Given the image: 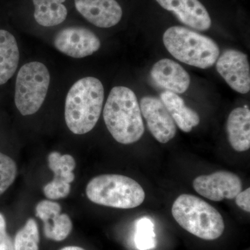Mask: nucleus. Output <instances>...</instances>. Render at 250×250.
<instances>
[{"mask_svg": "<svg viewBox=\"0 0 250 250\" xmlns=\"http://www.w3.org/2000/svg\"><path fill=\"white\" fill-rule=\"evenodd\" d=\"M229 142L236 152H245L250 147V111L247 107L234 108L227 122Z\"/></svg>", "mask_w": 250, "mask_h": 250, "instance_id": "14", "label": "nucleus"}, {"mask_svg": "<svg viewBox=\"0 0 250 250\" xmlns=\"http://www.w3.org/2000/svg\"><path fill=\"white\" fill-rule=\"evenodd\" d=\"M163 41L174 58L198 68L211 67L220 56V49L213 39L180 26L168 28Z\"/></svg>", "mask_w": 250, "mask_h": 250, "instance_id": "4", "label": "nucleus"}, {"mask_svg": "<svg viewBox=\"0 0 250 250\" xmlns=\"http://www.w3.org/2000/svg\"><path fill=\"white\" fill-rule=\"evenodd\" d=\"M161 6L173 13L181 22L198 31L211 25L209 14L199 0H156Z\"/></svg>", "mask_w": 250, "mask_h": 250, "instance_id": "11", "label": "nucleus"}, {"mask_svg": "<svg viewBox=\"0 0 250 250\" xmlns=\"http://www.w3.org/2000/svg\"><path fill=\"white\" fill-rule=\"evenodd\" d=\"M54 45L62 53L75 59L92 55L100 49L101 42L93 31L83 27L62 29L56 34Z\"/></svg>", "mask_w": 250, "mask_h": 250, "instance_id": "8", "label": "nucleus"}, {"mask_svg": "<svg viewBox=\"0 0 250 250\" xmlns=\"http://www.w3.org/2000/svg\"><path fill=\"white\" fill-rule=\"evenodd\" d=\"M65 0H33L34 18L43 27H54L64 22L67 18L66 7L62 3Z\"/></svg>", "mask_w": 250, "mask_h": 250, "instance_id": "17", "label": "nucleus"}, {"mask_svg": "<svg viewBox=\"0 0 250 250\" xmlns=\"http://www.w3.org/2000/svg\"><path fill=\"white\" fill-rule=\"evenodd\" d=\"M20 52L17 41L11 33L0 30V85L11 78L18 68Z\"/></svg>", "mask_w": 250, "mask_h": 250, "instance_id": "16", "label": "nucleus"}, {"mask_svg": "<svg viewBox=\"0 0 250 250\" xmlns=\"http://www.w3.org/2000/svg\"><path fill=\"white\" fill-rule=\"evenodd\" d=\"M139 105L148 129L156 141L165 144L173 139L177 132L175 123L160 99L145 96Z\"/></svg>", "mask_w": 250, "mask_h": 250, "instance_id": "10", "label": "nucleus"}, {"mask_svg": "<svg viewBox=\"0 0 250 250\" xmlns=\"http://www.w3.org/2000/svg\"><path fill=\"white\" fill-rule=\"evenodd\" d=\"M62 207L57 202L51 200H42L36 207V216L43 223L53 218L56 215L60 214Z\"/></svg>", "mask_w": 250, "mask_h": 250, "instance_id": "23", "label": "nucleus"}, {"mask_svg": "<svg viewBox=\"0 0 250 250\" xmlns=\"http://www.w3.org/2000/svg\"><path fill=\"white\" fill-rule=\"evenodd\" d=\"M49 83L48 69L42 62H29L21 67L16 78L15 103L22 116H30L40 109Z\"/></svg>", "mask_w": 250, "mask_h": 250, "instance_id": "6", "label": "nucleus"}, {"mask_svg": "<svg viewBox=\"0 0 250 250\" xmlns=\"http://www.w3.org/2000/svg\"><path fill=\"white\" fill-rule=\"evenodd\" d=\"M17 173L16 162L9 156L0 152V195L12 185Z\"/></svg>", "mask_w": 250, "mask_h": 250, "instance_id": "22", "label": "nucleus"}, {"mask_svg": "<svg viewBox=\"0 0 250 250\" xmlns=\"http://www.w3.org/2000/svg\"><path fill=\"white\" fill-rule=\"evenodd\" d=\"M172 214L184 229L206 241L220 238L225 231V222L220 212L195 195H179L172 205Z\"/></svg>", "mask_w": 250, "mask_h": 250, "instance_id": "3", "label": "nucleus"}, {"mask_svg": "<svg viewBox=\"0 0 250 250\" xmlns=\"http://www.w3.org/2000/svg\"><path fill=\"white\" fill-rule=\"evenodd\" d=\"M86 195L97 205L129 209L142 205L146 192L134 179L121 174H102L87 185Z\"/></svg>", "mask_w": 250, "mask_h": 250, "instance_id": "5", "label": "nucleus"}, {"mask_svg": "<svg viewBox=\"0 0 250 250\" xmlns=\"http://www.w3.org/2000/svg\"><path fill=\"white\" fill-rule=\"evenodd\" d=\"M85 250L83 249L82 248H80V247L77 246H67L65 247V248H62V250Z\"/></svg>", "mask_w": 250, "mask_h": 250, "instance_id": "28", "label": "nucleus"}, {"mask_svg": "<svg viewBox=\"0 0 250 250\" xmlns=\"http://www.w3.org/2000/svg\"><path fill=\"white\" fill-rule=\"evenodd\" d=\"M104 90L98 79L87 77L77 81L67 94L65 120L73 134H87L95 127L103 110Z\"/></svg>", "mask_w": 250, "mask_h": 250, "instance_id": "2", "label": "nucleus"}, {"mask_svg": "<svg viewBox=\"0 0 250 250\" xmlns=\"http://www.w3.org/2000/svg\"><path fill=\"white\" fill-rule=\"evenodd\" d=\"M43 223L45 236L54 241H63L72 230L71 219L65 213H60Z\"/></svg>", "mask_w": 250, "mask_h": 250, "instance_id": "20", "label": "nucleus"}, {"mask_svg": "<svg viewBox=\"0 0 250 250\" xmlns=\"http://www.w3.org/2000/svg\"><path fill=\"white\" fill-rule=\"evenodd\" d=\"M216 62L217 71L233 90L241 94L249 93L250 67L246 54L236 49H228Z\"/></svg>", "mask_w": 250, "mask_h": 250, "instance_id": "9", "label": "nucleus"}, {"mask_svg": "<svg viewBox=\"0 0 250 250\" xmlns=\"http://www.w3.org/2000/svg\"><path fill=\"white\" fill-rule=\"evenodd\" d=\"M0 250H15L14 243L7 233H0Z\"/></svg>", "mask_w": 250, "mask_h": 250, "instance_id": "26", "label": "nucleus"}, {"mask_svg": "<svg viewBox=\"0 0 250 250\" xmlns=\"http://www.w3.org/2000/svg\"><path fill=\"white\" fill-rule=\"evenodd\" d=\"M43 192L45 196L50 200L64 198L70 193V184L52 180L50 183L46 184L44 187Z\"/></svg>", "mask_w": 250, "mask_h": 250, "instance_id": "24", "label": "nucleus"}, {"mask_svg": "<svg viewBox=\"0 0 250 250\" xmlns=\"http://www.w3.org/2000/svg\"><path fill=\"white\" fill-rule=\"evenodd\" d=\"M75 4L79 13L96 27H113L123 16V10L116 0H75Z\"/></svg>", "mask_w": 250, "mask_h": 250, "instance_id": "12", "label": "nucleus"}, {"mask_svg": "<svg viewBox=\"0 0 250 250\" xmlns=\"http://www.w3.org/2000/svg\"><path fill=\"white\" fill-rule=\"evenodd\" d=\"M192 187L200 195L211 201L225 199L232 200L242 190V182L238 176L228 171H218L208 175L196 177Z\"/></svg>", "mask_w": 250, "mask_h": 250, "instance_id": "7", "label": "nucleus"}, {"mask_svg": "<svg viewBox=\"0 0 250 250\" xmlns=\"http://www.w3.org/2000/svg\"><path fill=\"white\" fill-rule=\"evenodd\" d=\"M236 204L239 208L248 213L250 212V188L241 191L235 197Z\"/></svg>", "mask_w": 250, "mask_h": 250, "instance_id": "25", "label": "nucleus"}, {"mask_svg": "<svg viewBox=\"0 0 250 250\" xmlns=\"http://www.w3.org/2000/svg\"><path fill=\"white\" fill-rule=\"evenodd\" d=\"M6 223L4 217L0 213V233L6 232Z\"/></svg>", "mask_w": 250, "mask_h": 250, "instance_id": "27", "label": "nucleus"}, {"mask_svg": "<svg viewBox=\"0 0 250 250\" xmlns=\"http://www.w3.org/2000/svg\"><path fill=\"white\" fill-rule=\"evenodd\" d=\"M150 75L158 86L176 94L185 93L190 84V77L187 70L171 59H161L156 62Z\"/></svg>", "mask_w": 250, "mask_h": 250, "instance_id": "13", "label": "nucleus"}, {"mask_svg": "<svg viewBox=\"0 0 250 250\" xmlns=\"http://www.w3.org/2000/svg\"><path fill=\"white\" fill-rule=\"evenodd\" d=\"M39 228L34 219L27 220L15 237V250H39Z\"/></svg>", "mask_w": 250, "mask_h": 250, "instance_id": "19", "label": "nucleus"}, {"mask_svg": "<svg viewBox=\"0 0 250 250\" xmlns=\"http://www.w3.org/2000/svg\"><path fill=\"white\" fill-rule=\"evenodd\" d=\"M48 164L50 170L54 173V181L70 184L75 179V170L76 163L71 155L53 152L48 156Z\"/></svg>", "mask_w": 250, "mask_h": 250, "instance_id": "18", "label": "nucleus"}, {"mask_svg": "<svg viewBox=\"0 0 250 250\" xmlns=\"http://www.w3.org/2000/svg\"><path fill=\"white\" fill-rule=\"evenodd\" d=\"M103 117L110 134L121 144L137 142L144 134L139 102L134 91L127 87L112 88L104 108Z\"/></svg>", "mask_w": 250, "mask_h": 250, "instance_id": "1", "label": "nucleus"}, {"mask_svg": "<svg viewBox=\"0 0 250 250\" xmlns=\"http://www.w3.org/2000/svg\"><path fill=\"white\" fill-rule=\"evenodd\" d=\"M160 100L167 108L174 123L186 133L200 124V116L197 112L188 107L183 99L178 94L165 91L161 94Z\"/></svg>", "mask_w": 250, "mask_h": 250, "instance_id": "15", "label": "nucleus"}, {"mask_svg": "<svg viewBox=\"0 0 250 250\" xmlns=\"http://www.w3.org/2000/svg\"><path fill=\"white\" fill-rule=\"evenodd\" d=\"M154 225L148 218H141L136 225L135 243L139 250H149L155 247Z\"/></svg>", "mask_w": 250, "mask_h": 250, "instance_id": "21", "label": "nucleus"}]
</instances>
